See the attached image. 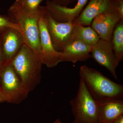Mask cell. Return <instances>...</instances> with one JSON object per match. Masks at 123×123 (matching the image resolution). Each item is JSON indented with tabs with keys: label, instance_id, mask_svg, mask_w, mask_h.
Returning <instances> with one entry per match:
<instances>
[{
	"label": "cell",
	"instance_id": "cell-1",
	"mask_svg": "<svg viewBox=\"0 0 123 123\" xmlns=\"http://www.w3.org/2000/svg\"><path fill=\"white\" fill-rule=\"evenodd\" d=\"M79 75L98 103L123 99V85L112 81L97 69L84 65L80 68Z\"/></svg>",
	"mask_w": 123,
	"mask_h": 123
},
{
	"label": "cell",
	"instance_id": "cell-2",
	"mask_svg": "<svg viewBox=\"0 0 123 123\" xmlns=\"http://www.w3.org/2000/svg\"><path fill=\"white\" fill-rule=\"evenodd\" d=\"M46 11L45 6H40L34 12L27 11L15 1L8 10V16L18 24L21 29L26 43L38 55L40 59L41 50L39 22Z\"/></svg>",
	"mask_w": 123,
	"mask_h": 123
},
{
	"label": "cell",
	"instance_id": "cell-3",
	"mask_svg": "<svg viewBox=\"0 0 123 123\" xmlns=\"http://www.w3.org/2000/svg\"><path fill=\"white\" fill-rule=\"evenodd\" d=\"M10 63L26 91L34 90L42 79L43 64L38 55L25 43Z\"/></svg>",
	"mask_w": 123,
	"mask_h": 123
},
{
	"label": "cell",
	"instance_id": "cell-4",
	"mask_svg": "<svg viewBox=\"0 0 123 123\" xmlns=\"http://www.w3.org/2000/svg\"><path fill=\"white\" fill-rule=\"evenodd\" d=\"M70 104L74 118L72 123H99L98 104L81 78L76 95Z\"/></svg>",
	"mask_w": 123,
	"mask_h": 123
},
{
	"label": "cell",
	"instance_id": "cell-5",
	"mask_svg": "<svg viewBox=\"0 0 123 123\" xmlns=\"http://www.w3.org/2000/svg\"><path fill=\"white\" fill-rule=\"evenodd\" d=\"M0 85L6 102L9 103L19 104L28 97L29 93L10 63L0 69Z\"/></svg>",
	"mask_w": 123,
	"mask_h": 123
},
{
	"label": "cell",
	"instance_id": "cell-6",
	"mask_svg": "<svg viewBox=\"0 0 123 123\" xmlns=\"http://www.w3.org/2000/svg\"><path fill=\"white\" fill-rule=\"evenodd\" d=\"M44 15L47 29L53 47L57 51L62 52L64 47L73 40V32L75 25L73 22L56 21L47 10Z\"/></svg>",
	"mask_w": 123,
	"mask_h": 123
},
{
	"label": "cell",
	"instance_id": "cell-7",
	"mask_svg": "<svg viewBox=\"0 0 123 123\" xmlns=\"http://www.w3.org/2000/svg\"><path fill=\"white\" fill-rule=\"evenodd\" d=\"M45 12L40 18L39 22L41 50L40 59L42 64L48 68H53L62 62L63 53L57 51L53 47L47 28Z\"/></svg>",
	"mask_w": 123,
	"mask_h": 123
},
{
	"label": "cell",
	"instance_id": "cell-8",
	"mask_svg": "<svg viewBox=\"0 0 123 123\" xmlns=\"http://www.w3.org/2000/svg\"><path fill=\"white\" fill-rule=\"evenodd\" d=\"M91 55L98 63L105 67L115 78L118 79L116 69L118 64L113 51L111 40L100 39L97 44L93 46Z\"/></svg>",
	"mask_w": 123,
	"mask_h": 123
},
{
	"label": "cell",
	"instance_id": "cell-9",
	"mask_svg": "<svg viewBox=\"0 0 123 123\" xmlns=\"http://www.w3.org/2000/svg\"><path fill=\"white\" fill-rule=\"evenodd\" d=\"M121 21L116 7L94 18L91 23V28L96 31L100 39L111 41L115 27Z\"/></svg>",
	"mask_w": 123,
	"mask_h": 123
},
{
	"label": "cell",
	"instance_id": "cell-10",
	"mask_svg": "<svg viewBox=\"0 0 123 123\" xmlns=\"http://www.w3.org/2000/svg\"><path fill=\"white\" fill-rule=\"evenodd\" d=\"M117 0H90L80 15L73 21L75 25L89 26L97 15L115 8Z\"/></svg>",
	"mask_w": 123,
	"mask_h": 123
},
{
	"label": "cell",
	"instance_id": "cell-11",
	"mask_svg": "<svg viewBox=\"0 0 123 123\" xmlns=\"http://www.w3.org/2000/svg\"><path fill=\"white\" fill-rule=\"evenodd\" d=\"M1 43L5 64L10 63L26 43L22 34L12 28H8L1 34Z\"/></svg>",
	"mask_w": 123,
	"mask_h": 123
},
{
	"label": "cell",
	"instance_id": "cell-12",
	"mask_svg": "<svg viewBox=\"0 0 123 123\" xmlns=\"http://www.w3.org/2000/svg\"><path fill=\"white\" fill-rule=\"evenodd\" d=\"M88 0H77L72 8L58 5L50 0L46 2L47 10L54 20L60 22H72L81 12Z\"/></svg>",
	"mask_w": 123,
	"mask_h": 123
},
{
	"label": "cell",
	"instance_id": "cell-13",
	"mask_svg": "<svg viewBox=\"0 0 123 123\" xmlns=\"http://www.w3.org/2000/svg\"><path fill=\"white\" fill-rule=\"evenodd\" d=\"M93 47L79 40H73L66 44L62 50V62L75 63L78 61H86L91 57Z\"/></svg>",
	"mask_w": 123,
	"mask_h": 123
},
{
	"label": "cell",
	"instance_id": "cell-14",
	"mask_svg": "<svg viewBox=\"0 0 123 123\" xmlns=\"http://www.w3.org/2000/svg\"><path fill=\"white\" fill-rule=\"evenodd\" d=\"M99 123H114L123 115V99H112L98 103Z\"/></svg>",
	"mask_w": 123,
	"mask_h": 123
},
{
	"label": "cell",
	"instance_id": "cell-15",
	"mask_svg": "<svg viewBox=\"0 0 123 123\" xmlns=\"http://www.w3.org/2000/svg\"><path fill=\"white\" fill-rule=\"evenodd\" d=\"M73 40H77L92 46L97 44L100 39L99 36L90 26L75 25L73 31Z\"/></svg>",
	"mask_w": 123,
	"mask_h": 123
},
{
	"label": "cell",
	"instance_id": "cell-16",
	"mask_svg": "<svg viewBox=\"0 0 123 123\" xmlns=\"http://www.w3.org/2000/svg\"><path fill=\"white\" fill-rule=\"evenodd\" d=\"M112 48L116 59L119 65L123 59V21L117 25L112 34Z\"/></svg>",
	"mask_w": 123,
	"mask_h": 123
},
{
	"label": "cell",
	"instance_id": "cell-17",
	"mask_svg": "<svg viewBox=\"0 0 123 123\" xmlns=\"http://www.w3.org/2000/svg\"><path fill=\"white\" fill-rule=\"evenodd\" d=\"M9 28L16 29L23 35L22 31L18 24L14 22L8 15L0 14V34Z\"/></svg>",
	"mask_w": 123,
	"mask_h": 123
},
{
	"label": "cell",
	"instance_id": "cell-18",
	"mask_svg": "<svg viewBox=\"0 0 123 123\" xmlns=\"http://www.w3.org/2000/svg\"><path fill=\"white\" fill-rule=\"evenodd\" d=\"M44 0H18L15 1L23 8L27 11L34 12L40 6V4Z\"/></svg>",
	"mask_w": 123,
	"mask_h": 123
},
{
	"label": "cell",
	"instance_id": "cell-19",
	"mask_svg": "<svg viewBox=\"0 0 123 123\" xmlns=\"http://www.w3.org/2000/svg\"><path fill=\"white\" fill-rule=\"evenodd\" d=\"M75 0H51L56 4L60 6L67 7L70 3L74 1Z\"/></svg>",
	"mask_w": 123,
	"mask_h": 123
},
{
	"label": "cell",
	"instance_id": "cell-20",
	"mask_svg": "<svg viewBox=\"0 0 123 123\" xmlns=\"http://www.w3.org/2000/svg\"><path fill=\"white\" fill-rule=\"evenodd\" d=\"M116 9L121 20H123V0H117Z\"/></svg>",
	"mask_w": 123,
	"mask_h": 123
},
{
	"label": "cell",
	"instance_id": "cell-21",
	"mask_svg": "<svg viewBox=\"0 0 123 123\" xmlns=\"http://www.w3.org/2000/svg\"><path fill=\"white\" fill-rule=\"evenodd\" d=\"M2 34H0V69L5 64V61L1 45V35Z\"/></svg>",
	"mask_w": 123,
	"mask_h": 123
},
{
	"label": "cell",
	"instance_id": "cell-22",
	"mask_svg": "<svg viewBox=\"0 0 123 123\" xmlns=\"http://www.w3.org/2000/svg\"><path fill=\"white\" fill-rule=\"evenodd\" d=\"M114 123H123V115L118 117Z\"/></svg>",
	"mask_w": 123,
	"mask_h": 123
},
{
	"label": "cell",
	"instance_id": "cell-23",
	"mask_svg": "<svg viewBox=\"0 0 123 123\" xmlns=\"http://www.w3.org/2000/svg\"><path fill=\"white\" fill-rule=\"evenodd\" d=\"M6 102V99L4 95L1 91H0V102Z\"/></svg>",
	"mask_w": 123,
	"mask_h": 123
},
{
	"label": "cell",
	"instance_id": "cell-24",
	"mask_svg": "<svg viewBox=\"0 0 123 123\" xmlns=\"http://www.w3.org/2000/svg\"><path fill=\"white\" fill-rule=\"evenodd\" d=\"M53 123H62L59 119H57L55 120Z\"/></svg>",
	"mask_w": 123,
	"mask_h": 123
},
{
	"label": "cell",
	"instance_id": "cell-25",
	"mask_svg": "<svg viewBox=\"0 0 123 123\" xmlns=\"http://www.w3.org/2000/svg\"><path fill=\"white\" fill-rule=\"evenodd\" d=\"M0 91H1V89L0 85ZM2 92V91H1Z\"/></svg>",
	"mask_w": 123,
	"mask_h": 123
},
{
	"label": "cell",
	"instance_id": "cell-26",
	"mask_svg": "<svg viewBox=\"0 0 123 123\" xmlns=\"http://www.w3.org/2000/svg\"><path fill=\"white\" fill-rule=\"evenodd\" d=\"M18 0H15V1H17Z\"/></svg>",
	"mask_w": 123,
	"mask_h": 123
},
{
	"label": "cell",
	"instance_id": "cell-27",
	"mask_svg": "<svg viewBox=\"0 0 123 123\" xmlns=\"http://www.w3.org/2000/svg\"></svg>",
	"mask_w": 123,
	"mask_h": 123
}]
</instances>
